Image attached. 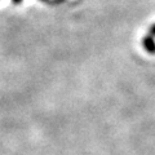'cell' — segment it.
<instances>
[{"mask_svg": "<svg viewBox=\"0 0 155 155\" xmlns=\"http://www.w3.org/2000/svg\"><path fill=\"white\" fill-rule=\"evenodd\" d=\"M142 45H143V48L149 53H151V54H154V53H155V39H154L153 35L145 36L142 39Z\"/></svg>", "mask_w": 155, "mask_h": 155, "instance_id": "cell-1", "label": "cell"}, {"mask_svg": "<svg viewBox=\"0 0 155 155\" xmlns=\"http://www.w3.org/2000/svg\"><path fill=\"white\" fill-rule=\"evenodd\" d=\"M150 35H153V36H155V23L154 25L150 27Z\"/></svg>", "mask_w": 155, "mask_h": 155, "instance_id": "cell-2", "label": "cell"}]
</instances>
